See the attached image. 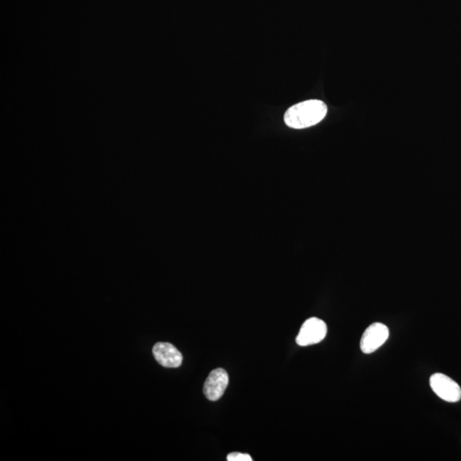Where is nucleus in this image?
I'll return each mask as SVG.
<instances>
[{"label": "nucleus", "instance_id": "2", "mask_svg": "<svg viewBox=\"0 0 461 461\" xmlns=\"http://www.w3.org/2000/svg\"><path fill=\"white\" fill-rule=\"evenodd\" d=\"M430 386L438 398L448 402H457L461 399L458 384L443 373H435L430 379Z\"/></svg>", "mask_w": 461, "mask_h": 461}, {"label": "nucleus", "instance_id": "7", "mask_svg": "<svg viewBox=\"0 0 461 461\" xmlns=\"http://www.w3.org/2000/svg\"><path fill=\"white\" fill-rule=\"evenodd\" d=\"M227 460L228 461H252L251 456L248 453H242L239 452L231 453L227 455Z\"/></svg>", "mask_w": 461, "mask_h": 461}, {"label": "nucleus", "instance_id": "1", "mask_svg": "<svg viewBox=\"0 0 461 461\" xmlns=\"http://www.w3.org/2000/svg\"><path fill=\"white\" fill-rule=\"evenodd\" d=\"M327 113L325 103L308 100L292 106L285 114V123L288 127L303 129L321 123Z\"/></svg>", "mask_w": 461, "mask_h": 461}, {"label": "nucleus", "instance_id": "3", "mask_svg": "<svg viewBox=\"0 0 461 461\" xmlns=\"http://www.w3.org/2000/svg\"><path fill=\"white\" fill-rule=\"evenodd\" d=\"M327 334V326L321 319H307L301 327L296 342L299 346H310L321 342Z\"/></svg>", "mask_w": 461, "mask_h": 461}, {"label": "nucleus", "instance_id": "4", "mask_svg": "<svg viewBox=\"0 0 461 461\" xmlns=\"http://www.w3.org/2000/svg\"><path fill=\"white\" fill-rule=\"evenodd\" d=\"M390 336V331L384 324L376 322L369 326L361 339V349L364 354H372L379 349Z\"/></svg>", "mask_w": 461, "mask_h": 461}, {"label": "nucleus", "instance_id": "6", "mask_svg": "<svg viewBox=\"0 0 461 461\" xmlns=\"http://www.w3.org/2000/svg\"><path fill=\"white\" fill-rule=\"evenodd\" d=\"M152 352H153L155 359L163 367L177 368L182 364V354L169 342H158L152 349Z\"/></svg>", "mask_w": 461, "mask_h": 461}, {"label": "nucleus", "instance_id": "5", "mask_svg": "<svg viewBox=\"0 0 461 461\" xmlns=\"http://www.w3.org/2000/svg\"><path fill=\"white\" fill-rule=\"evenodd\" d=\"M229 383V378L226 371L222 368L213 370L205 381L204 393L211 402H216L222 398Z\"/></svg>", "mask_w": 461, "mask_h": 461}]
</instances>
